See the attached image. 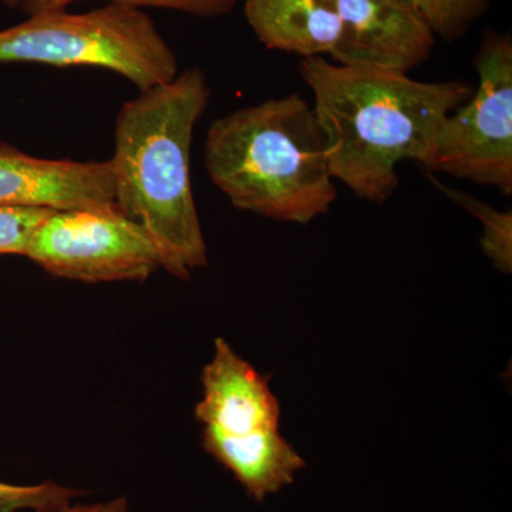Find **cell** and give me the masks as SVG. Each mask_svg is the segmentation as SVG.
<instances>
[{
    "label": "cell",
    "mask_w": 512,
    "mask_h": 512,
    "mask_svg": "<svg viewBox=\"0 0 512 512\" xmlns=\"http://www.w3.org/2000/svg\"><path fill=\"white\" fill-rule=\"evenodd\" d=\"M313 111L335 180L357 197L382 205L400 184L397 165L427 168L434 140L451 111L471 96L468 84L417 82L406 73L302 59Z\"/></svg>",
    "instance_id": "cell-1"
},
{
    "label": "cell",
    "mask_w": 512,
    "mask_h": 512,
    "mask_svg": "<svg viewBox=\"0 0 512 512\" xmlns=\"http://www.w3.org/2000/svg\"><path fill=\"white\" fill-rule=\"evenodd\" d=\"M210 99L205 73L191 67L126 101L114 124V204L150 235L164 271L181 281L208 265L190 164L194 128Z\"/></svg>",
    "instance_id": "cell-2"
},
{
    "label": "cell",
    "mask_w": 512,
    "mask_h": 512,
    "mask_svg": "<svg viewBox=\"0 0 512 512\" xmlns=\"http://www.w3.org/2000/svg\"><path fill=\"white\" fill-rule=\"evenodd\" d=\"M204 158L212 183L239 211L308 225L338 200L326 138L299 94L215 120Z\"/></svg>",
    "instance_id": "cell-3"
},
{
    "label": "cell",
    "mask_w": 512,
    "mask_h": 512,
    "mask_svg": "<svg viewBox=\"0 0 512 512\" xmlns=\"http://www.w3.org/2000/svg\"><path fill=\"white\" fill-rule=\"evenodd\" d=\"M0 63L97 67L120 74L140 92L178 74L177 56L150 15L120 3L30 15L0 30Z\"/></svg>",
    "instance_id": "cell-4"
},
{
    "label": "cell",
    "mask_w": 512,
    "mask_h": 512,
    "mask_svg": "<svg viewBox=\"0 0 512 512\" xmlns=\"http://www.w3.org/2000/svg\"><path fill=\"white\" fill-rule=\"evenodd\" d=\"M477 92L441 124L426 170L512 194V39L485 33L474 57Z\"/></svg>",
    "instance_id": "cell-5"
},
{
    "label": "cell",
    "mask_w": 512,
    "mask_h": 512,
    "mask_svg": "<svg viewBox=\"0 0 512 512\" xmlns=\"http://www.w3.org/2000/svg\"><path fill=\"white\" fill-rule=\"evenodd\" d=\"M25 258L47 274L83 284L144 282L163 269L150 235L117 210H52Z\"/></svg>",
    "instance_id": "cell-6"
},
{
    "label": "cell",
    "mask_w": 512,
    "mask_h": 512,
    "mask_svg": "<svg viewBox=\"0 0 512 512\" xmlns=\"http://www.w3.org/2000/svg\"><path fill=\"white\" fill-rule=\"evenodd\" d=\"M340 35L330 56L342 66L409 73L427 62L436 35L410 0H336Z\"/></svg>",
    "instance_id": "cell-7"
},
{
    "label": "cell",
    "mask_w": 512,
    "mask_h": 512,
    "mask_svg": "<svg viewBox=\"0 0 512 512\" xmlns=\"http://www.w3.org/2000/svg\"><path fill=\"white\" fill-rule=\"evenodd\" d=\"M0 207L117 210L110 160H47L0 143Z\"/></svg>",
    "instance_id": "cell-8"
},
{
    "label": "cell",
    "mask_w": 512,
    "mask_h": 512,
    "mask_svg": "<svg viewBox=\"0 0 512 512\" xmlns=\"http://www.w3.org/2000/svg\"><path fill=\"white\" fill-rule=\"evenodd\" d=\"M201 384L195 419L202 429L227 436L279 429L281 404L269 379L239 356L224 338L215 339L211 360L202 369Z\"/></svg>",
    "instance_id": "cell-9"
},
{
    "label": "cell",
    "mask_w": 512,
    "mask_h": 512,
    "mask_svg": "<svg viewBox=\"0 0 512 512\" xmlns=\"http://www.w3.org/2000/svg\"><path fill=\"white\" fill-rule=\"evenodd\" d=\"M201 440L204 450L234 476L256 503L284 490L306 466L301 454L279 429L247 436H227L202 429Z\"/></svg>",
    "instance_id": "cell-10"
},
{
    "label": "cell",
    "mask_w": 512,
    "mask_h": 512,
    "mask_svg": "<svg viewBox=\"0 0 512 512\" xmlns=\"http://www.w3.org/2000/svg\"><path fill=\"white\" fill-rule=\"evenodd\" d=\"M245 18L269 50L302 59L332 53L340 35L336 0H245Z\"/></svg>",
    "instance_id": "cell-11"
},
{
    "label": "cell",
    "mask_w": 512,
    "mask_h": 512,
    "mask_svg": "<svg viewBox=\"0 0 512 512\" xmlns=\"http://www.w3.org/2000/svg\"><path fill=\"white\" fill-rule=\"evenodd\" d=\"M434 185L440 188L448 198L470 212L481 222L483 237L481 248L484 254L493 262L495 268L503 274H511L512 271V214L511 211H498L487 202L478 200L467 192L448 188L437 183L433 177Z\"/></svg>",
    "instance_id": "cell-12"
},
{
    "label": "cell",
    "mask_w": 512,
    "mask_h": 512,
    "mask_svg": "<svg viewBox=\"0 0 512 512\" xmlns=\"http://www.w3.org/2000/svg\"><path fill=\"white\" fill-rule=\"evenodd\" d=\"M429 23L434 35L447 42L466 35L468 28L487 10L488 0H410Z\"/></svg>",
    "instance_id": "cell-13"
},
{
    "label": "cell",
    "mask_w": 512,
    "mask_h": 512,
    "mask_svg": "<svg viewBox=\"0 0 512 512\" xmlns=\"http://www.w3.org/2000/svg\"><path fill=\"white\" fill-rule=\"evenodd\" d=\"M84 495V491L55 480L36 484H10L0 481V512L46 510L80 500Z\"/></svg>",
    "instance_id": "cell-14"
},
{
    "label": "cell",
    "mask_w": 512,
    "mask_h": 512,
    "mask_svg": "<svg viewBox=\"0 0 512 512\" xmlns=\"http://www.w3.org/2000/svg\"><path fill=\"white\" fill-rule=\"evenodd\" d=\"M77 0H22V8L26 15H36L40 12L64 10L70 3ZM239 0H110V3L133 6V8H157L175 10V12L188 13L200 18H218L228 15Z\"/></svg>",
    "instance_id": "cell-15"
},
{
    "label": "cell",
    "mask_w": 512,
    "mask_h": 512,
    "mask_svg": "<svg viewBox=\"0 0 512 512\" xmlns=\"http://www.w3.org/2000/svg\"><path fill=\"white\" fill-rule=\"evenodd\" d=\"M50 208L0 207V256H25L30 238Z\"/></svg>",
    "instance_id": "cell-16"
},
{
    "label": "cell",
    "mask_w": 512,
    "mask_h": 512,
    "mask_svg": "<svg viewBox=\"0 0 512 512\" xmlns=\"http://www.w3.org/2000/svg\"><path fill=\"white\" fill-rule=\"evenodd\" d=\"M26 512H131V508L126 495H120V497H114L107 501H97V503H82V501L76 500L72 503L59 505V507Z\"/></svg>",
    "instance_id": "cell-17"
},
{
    "label": "cell",
    "mask_w": 512,
    "mask_h": 512,
    "mask_svg": "<svg viewBox=\"0 0 512 512\" xmlns=\"http://www.w3.org/2000/svg\"><path fill=\"white\" fill-rule=\"evenodd\" d=\"M0 3H5V5L16 6L19 3H22V0H0Z\"/></svg>",
    "instance_id": "cell-18"
}]
</instances>
